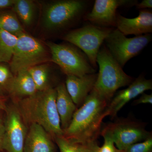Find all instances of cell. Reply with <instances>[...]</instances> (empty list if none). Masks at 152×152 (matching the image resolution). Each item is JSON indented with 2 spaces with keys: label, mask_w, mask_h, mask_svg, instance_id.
I'll use <instances>...</instances> for the list:
<instances>
[{
  "label": "cell",
  "mask_w": 152,
  "mask_h": 152,
  "mask_svg": "<svg viewBox=\"0 0 152 152\" xmlns=\"http://www.w3.org/2000/svg\"><path fill=\"white\" fill-rule=\"evenodd\" d=\"M108 102L94 90L81 107L76 110L63 137L72 141L87 144L96 141Z\"/></svg>",
  "instance_id": "6da1fadb"
},
{
  "label": "cell",
  "mask_w": 152,
  "mask_h": 152,
  "mask_svg": "<svg viewBox=\"0 0 152 152\" xmlns=\"http://www.w3.org/2000/svg\"><path fill=\"white\" fill-rule=\"evenodd\" d=\"M56 89L50 87L18 100L15 104L26 124L40 125L54 139L64 134L56 105Z\"/></svg>",
  "instance_id": "7a4b0ae2"
},
{
  "label": "cell",
  "mask_w": 152,
  "mask_h": 152,
  "mask_svg": "<svg viewBox=\"0 0 152 152\" xmlns=\"http://www.w3.org/2000/svg\"><path fill=\"white\" fill-rule=\"evenodd\" d=\"M97 64L99 72L93 90L109 103L117 90L129 86L134 80L124 72L104 44L98 53Z\"/></svg>",
  "instance_id": "3957f363"
},
{
  "label": "cell",
  "mask_w": 152,
  "mask_h": 152,
  "mask_svg": "<svg viewBox=\"0 0 152 152\" xmlns=\"http://www.w3.org/2000/svg\"><path fill=\"white\" fill-rule=\"evenodd\" d=\"M91 3L87 0H61L52 3L44 14L45 27L54 31L62 30L85 19Z\"/></svg>",
  "instance_id": "277c9868"
},
{
  "label": "cell",
  "mask_w": 152,
  "mask_h": 152,
  "mask_svg": "<svg viewBox=\"0 0 152 152\" xmlns=\"http://www.w3.org/2000/svg\"><path fill=\"white\" fill-rule=\"evenodd\" d=\"M47 45L50 48L52 61L58 65L66 75L81 77L96 73V69L87 56L74 45L53 42H48Z\"/></svg>",
  "instance_id": "5b68a950"
},
{
  "label": "cell",
  "mask_w": 152,
  "mask_h": 152,
  "mask_svg": "<svg viewBox=\"0 0 152 152\" xmlns=\"http://www.w3.org/2000/svg\"><path fill=\"white\" fill-rule=\"evenodd\" d=\"M114 28L102 27L91 24L70 31L64 36L63 39L83 52L96 69L97 67V57L100 49Z\"/></svg>",
  "instance_id": "8992f818"
},
{
  "label": "cell",
  "mask_w": 152,
  "mask_h": 152,
  "mask_svg": "<svg viewBox=\"0 0 152 152\" xmlns=\"http://www.w3.org/2000/svg\"><path fill=\"white\" fill-rule=\"evenodd\" d=\"M151 40V34L127 38L115 28L106 38L104 44L123 68L128 61L139 55Z\"/></svg>",
  "instance_id": "52a82bcc"
},
{
  "label": "cell",
  "mask_w": 152,
  "mask_h": 152,
  "mask_svg": "<svg viewBox=\"0 0 152 152\" xmlns=\"http://www.w3.org/2000/svg\"><path fill=\"white\" fill-rule=\"evenodd\" d=\"M47 52L35 38L25 32L18 36V41L10 66L12 73L40 64L47 59Z\"/></svg>",
  "instance_id": "ba28073f"
},
{
  "label": "cell",
  "mask_w": 152,
  "mask_h": 152,
  "mask_svg": "<svg viewBox=\"0 0 152 152\" xmlns=\"http://www.w3.org/2000/svg\"><path fill=\"white\" fill-rule=\"evenodd\" d=\"M101 134L110 138L119 151L121 152L131 145L151 136L143 126L130 121H118L110 124L103 130Z\"/></svg>",
  "instance_id": "9c48e42d"
},
{
  "label": "cell",
  "mask_w": 152,
  "mask_h": 152,
  "mask_svg": "<svg viewBox=\"0 0 152 152\" xmlns=\"http://www.w3.org/2000/svg\"><path fill=\"white\" fill-rule=\"evenodd\" d=\"M5 111L3 151L23 152L28 131L26 123L16 105L7 107Z\"/></svg>",
  "instance_id": "30bf717a"
},
{
  "label": "cell",
  "mask_w": 152,
  "mask_h": 152,
  "mask_svg": "<svg viewBox=\"0 0 152 152\" xmlns=\"http://www.w3.org/2000/svg\"><path fill=\"white\" fill-rule=\"evenodd\" d=\"M137 1L96 0L92 10L85 17L91 24L104 28L116 27L117 10L120 7L136 6Z\"/></svg>",
  "instance_id": "8fae6325"
},
{
  "label": "cell",
  "mask_w": 152,
  "mask_h": 152,
  "mask_svg": "<svg viewBox=\"0 0 152 152\" xmlns=\"http://www.w3.org/2000/svg\"><path fill=\"white\" fill-rule=\"evenodd\" d=\"M152 89L151 80H147L143 75H140L133 81L126 88L119 91L109 102L104 112L105 117L113 118L129 102L145 91Z\"/></svg>",
  "instance_id": "7c38bea8"
},
{
  "label": "cell",
  "mask_w": 152,
  "mask_h": 152,
  "mask_svg": "<svg viewBox=\"0 0 152 152\" xmlns=\"http://www.w3.org/2000/svg\"><path fill=\"white\" fill-rule=\"evenodd\" d=\"M116 28L124 35L136 36L152 33V12L150 10H140L139 15L128 18L117 14Z\"/></svg>",
  "instance_id": "4fadbf2b"
},
{
  "label": "cell",
  "mask_w": 152,
  "mask_h": 152,
  "mask_svg": "<svg viewBox=\"0 0 152 152\" xmlns=\"http://www.w3.org/2000/svg\"><path fill=\"white\" fill-rule=\"evenodd\" d=\"M66 76L65 86L68 93L76 105H82L94 89L98 73L87 74L81 77Z\"/></svg>",
  "instance_id": "5bb4252c"
},
{
  "label": "cell",
  "mask_w": 152,
  "mask_h": 152,
  "mask_svg": "<svg viewBox=\"0 0 152 152\" xmlns=\"http://www.w3.org/2000/svg\"><path fill=\"white\" fill-rule=\"evenodd\" d=\"M50 135L42 127L30 124L25 140L23 152H56Z\"/></svg>",
  "instance_id": "9a60e30c"
},
{
  "label": "cell",
  "mask_w": 152,
  "mask_h": 152,
  "mask_svg": "<svg viewBox=\"0 0 152 152\" xmlns=\"http://www.w3.org/2000/svg\"><path fill=\"white\" fill-rule=\"evenodd\" d=\"M57 92L56 105L63 132L70 124L77 107L68 93L64 83H60L56 88Z\"/></svg>",
  "instance_id": "2e32d148"
},
{
  "label": "cell",
  "mask_w": 152,
  "mask_h": 152,
  "mask_svg": "<svg viewBox=\"0 0 152 152\" xmlns=\"http://www.w3.org/2000/svg\"><path fill=\"white\" fill-rule=\"evenodd\" d=\"M15 75L9 92L11 96L20 100L32 96L37 92L28 70L20 71Z\"/></svg>",
  "instance_id": "e0dca14e"
},
{
  "label": "cell",
  "mask_w": 152,
  "mask_h": 152,
  "mask_svg": "<svg viewBox=\"0 0 152 152\" xmlns=\"http://www.w3.org/2000/svg\"><path fill=\"white\" fill-rule=\"evenodd\" d=\"M17 41V36L0 30V63L10 62Z\"/></svg>",
  "instance_id": "ac0fdd59"
},
{
  "label": "cell",
  "mask_w": 152,
  "mask_h": 152,
  "mask_svg": "<svg viewBox=\"0 0 152 152\" xmlns=\"http://www.w3.org/2000/svg\"><path fill=\"white\" fill-rule=\"evenodd\" d=\"M48 65L39 64L28 70L31 75L37 91L48 88L49 68Z\"/></svg>",
  "instance_id": "d6986e66"
},
{
  "label": "cell",
  "mask_w": 152,
  "mask_h": 152,
  "mask_svg": "<svg viewBox=\"0 0 152 152\" xmlns=\"http://www.w3.org/2000/svg\"><path fill=\"white\" fill-rule=\"evenodd\" d=\"M14 11L25 25L29 26L34 20L35 5L29 0H17L13 5Z\"/></svg>",
  "instance_id": "ffe728a7"
},
{
  "label": "cell",
  "mask_w": 152,
  "mask_h": 152,
  "mask_svg": "<svg viewBox=\"0 0 152 152\" xmlns=\"http://www.w3.org/2000/svg\"><path fill=\"white\" fill-rule=\"evenodd\" d=\"M0 30L17 37L24 32L16 16L13 13L9 12L0 13Z\"/></svg>",
  "instance_id": "44dd1931"
},
{
  "label": "cell",
  "mask_w": 152,
  "mask_h": 152,
  "mask_svg": "<svg viewBox=\"0 0 152 152\" xmlns=\"http://www.w3.org/2000/svg\"><path fill=\"white\" fill-rule=\"evenodd\" d=\"M54 140L61 152H91L87 145L72 141L63 136Z\"/></svg>",
  "instance_id": "7402d4cb"
},
{
  "label": "cell",
  "mask_w": 152,
  "mask_h": 152,
  "mask_svg": "<svg viewBox=\"0 0 152 152\" xmlns=\"http://www.w3.org/2000/svg\"><path fill=\"white\" fill-rule=\"evenodd\" d=\"M14 77L7 66L0 64V94L9 93Z\"/></svg>",
  "instance_id": "603a6c76"
},
{
  "label": "cell",
  "mask_w": 152,
  "mask_h": 152,
  "mask_svg": "<svg viewBox=\"0 0 152 152\" xmlns=\"http://www.w3.org/2000/svg\"><path fill=\"white\" fill-rule=\"evenodd\" d=\"M152 137L151 136L143 142L133 144L123 152H151Z\"/></svg>",
  "instance_id": "cb8c5ba5"
},
{
  "label": "cell",
  "mask_w": 152,
  "mask_h": 152,
  "mask_svg": "<svg viewBox=\"0 0 152 152\" xmlns=\"http://www.w3.org/2000/svg\"><path fill=\"white\" fill-rule=\"evenodd\" d=\"M104 143L101 147L98 146L99 152H117V150L115 146V144L110 138L107 136H103Z\"/></svg>",
  "instance_id": "d4e9b609"
},
{
  "label": "cell",
  "mask_w": 152,
  "mask_h": 152,
  "mask_svg": "<svg viewBox=\"0 0 152 152\" xmlns=\"http://www.w3.org/2000/svg\"><path fill=\"white\" fill-rule=\"evenodd\" d=\"M134 104L137 105L141 104H152V94H147L143 93L137 99L133 102Z\"/></svg>",
  "instance_id": "484cf974"
},
{
  "label": "cell",
  "mask_w": 152,
  "mask_h": 152,
  "mask_svg": "<svg viewBox=\"0 0 152 152\" xmlns=\"http://www.w3.org/2000/svg\"><path fill=\"white\" fill-rule=\"evenodd\" d=\"M136 8L138 10H146L147 8H152V0H143L140 3L136 5Z\"/></svg>",
  "instance_id": "4316f807"
},
{
  "label": "cell",
  "mask_w": 152,
  "mask_h": 152,
  "mask_svg": "<svg viewBox=\"0 0 152 152\" xmlns=\"http://www.w3.org/2000/svg\"><path fill=\"white\" fill-rule=\"evenodd\" d=\"M4 133V121L0 117V152L3 151Z\"/></svg>",
  "instance_id": "83f0119b"
},
{
  "label": "cell",
  "mask_w": 152,
  "mask_h": 152,
  "mask_svg": "<svg viewBox=\"0 0 152 152\" xmlns=\"http://www.w3.org/2000/svg\"><path fill=\"white\" fill-rule=\"evenodd\" d=\"M14 0H0V9L8 7L14 5Z\"/></svg>",
  "instance_id": "f1b7e54d"
},
{
  "label": "cell",
  "mask_w": 152,
  "mask_h": 152,
  "mask_svg": "<svg viewBox=\"0 0 152 152\" xmlns=\"http://www.w3.org/2000/svg\"><path fill=\"white\" fill-rule=\"evenodd\" d=\"M87 145L91 152H99L98 151V145L96 142L94 141L86 144Z\"/></svg>",
  "instance_id": "f546056e"
},
{
  "label": "cell",
  "mask_w": 152,
  "mask_h": 152,
  "mask_svg": "<svg viewBox=\"0 0 152 152\" xmlns=\"http://www.w3.org/2000/svg\"><path fill=\"white\" fill-rule=\"evenodd\" d=\"M7 106L5 103V100L2 95L0 94V112L5 111Z\"/></svg>",
  "instance_id": "4dcf8cb0"
},
{
  "label": "cell",
  "mask_w": 152,
  "mask_h": 152,
  "mask_svg": "<svg viewBox=\"0 0 152 152\" xmlns=\"http://www.w3.org/2000/svg\"><path fill=\"white\" fill-rule=\"evenodd\" d=\"M5 152L4 151H2V152Z\"/></svg>",
  "instance_id": "1f68e13d"
}]
</instances>
